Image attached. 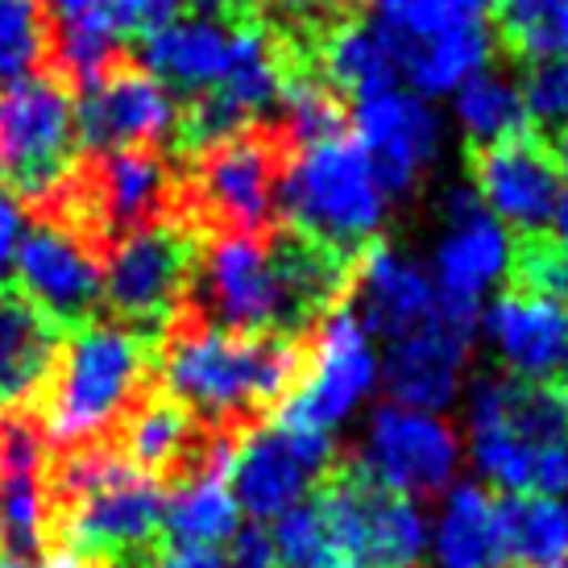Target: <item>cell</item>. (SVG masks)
<instances>
[{
    "instance_id": "obj_14",
    "label": "cell",
    "mask_w": 568,
    "mask_h": 568,
    "mask_svg": "<svg viewBox=\"0 0 568 568\" xmlns=\"http://www.w3.org/2000/svg\"><path fill=\"white\" fill-rule=\"evenodd\" d=\"M357 465L378 486L407 498H427L453 481L460 465V440L453 424L427 410L382 403L369 419V436L357 453Z\"/></svg>"
},
{
    "instance_id": "obj_37",
    "label": "cell",
    "mask_w": 568,
    "mask_h": 568,
    "mask_svg": "<svg viewBox=\"0 0 568 568\" xmlns=\"http://www.w3.org/2000/svg\"><path fill=\"white\" fill-rule=\"evenodd\" d=\"M38 4H42V13H47L50 26H63V21L92 17V13H104V9H109V0H38Z\"/></svg>"
},
{
    "instance_id": "obj_15",
    "label": "cell",
    "mask_w": 568,
    "mask_h": 568,
    "mask_svg": "<svg viewBox=\"0 0 568 568\" xmlns=\"http://www.w3.org/2000/svg\"><path fill=\"white\" fill-rule=\"evenodd\" d=\"M179 104L138 59L121 54L116 63L83 88L75 104L80 142L88 150H129V145H159L166 150L174 133Z\"/></svg>"
},
{
    "instance_id": "obj_34",
    "label": "cell",
    "mask_w": 568,
    "mask_h": 568,
    "mask_svg": "<svg viewBox=\"0 0 568 568\" xmlns=\"http://www.w3.org/2000/svg\"><path fill=\"white\" fill-rule=\"evenodd\" d=\"M224 568H283L278 565V548H274V539L262 523L233 531L229 552H224Z\"/></svg>"
},
{
    "instance_id": "obj_18",
    "label": "cell",
    "mask_w": 568,
    "mask_h": 568,
    "mask_svg": "<svg viewBox=\"0 0 568 568\" xmlns=\"http://www.w3.org/2000/svg\"><path fill=\"white\" fill-rule=\"evenodd\" d=\"M436 300H440V291L427 278L424 266H415L410 257L395 253L386 241H374L357 257L353 291H348L345 303L369 336L398 341L403 332L419 328L436 312Z\"/></svg>"
},
{
    "instance_id": "obj_6",
    "label": "cell",
    "mask_w": 568,
    "mask_h": 568,
    "mask_svg": "<svg viewBox=\"0 0 568 568\" xmlns=\"http://www.w3.org/2000/svg\"><path fill=\"white\" fill-rule=\"evenodd\" d=\"M312 506L348 568H419L427 523L407 494L378 486L357 457H336L312 489Z\"/></svg>"
},
{
    "instance_id": "obj_1",
    "label": "cell",
    "mask_w": 568,
    "mask_h": 568,
    "mask_svg": "<svg viewBox=\"0 0 568 568\" xmlns=\"http://www.w3.org/2000/svg\"><path fill=\"white\" fill-rule=\"evenodd\" d=\"M303 365V336L229 332L179 316L154 336V374L183 407L224 436H245L274 419Z\"/></svg>"
},
{
    "instance_id": "obj_5",
    "label": "cell",
    "mask_w": 568,
    "mask_h": 568,
    "mask_svg": "<svg viewBox=\"0 0 568 568\" xmlns=\"http://www.w3.org/2000/svg\"><path fill=\"white\" fill-rule=\"evenodd\" d=\"M374 30L415 92L444 95L474 80L489 59L486 0H369Z\"/></svg>"
},
{
    "instance_id": "obj_19",
    "label": "cell",
    "mask_w": 568,
    "mask_h": 568,
    "mask_svg": "<svg viewBox=\"0 0 568 568\" xmlns=\"http://www.w3.org/2000/svg\"><path fill=\"white\" fill-rule=\"evenodd\" d=\"M444 233L440 250H436V291L444 300L477 303L489 283H498L506 274V241L503 224L489 216L477 191H448L444 200Z\"/></svg>"
},
{
    "instance_id": "obj_35",
    "label": "cell",
    "mask_w": 568,
    "mask_h": 568,
    "mask_svg": "<svg viewBox=\"0 0 568 568\" xmlns=\"http://www.w3.org/2000/svg\"><path fill=\"white\" fill-rule=\"evenodd\" d=\"M104 568H224V556L216 548H166V544H159L154 552L138 556L129 565H104Z\"/></svg>"
},
{
    "instance_id": "obj_36",
    "label": "cell",
    "mask_w": 568,
    "mask_h": 568,
    "mask_svg": "<svg viewBox=\"0 0 568 568\" xmlns=\"http://www.w3.org/2000/svg\"><path fill=\"white\" fill-rule=\"evenodd\" d=\"M195 17H207V21H221V26H237V21H250V17H262L257 0H187Z\"/></svg>"
},
{
    "instance_id": "obj_39",
    "label": "cell",
    "mask_w": 568,
    "mask_h": 568,
    "mask_svg": "<svg viewBox=\"0 0 568 568\" xmlns=\"http://www.w3.org/2000/svg\"><path fill=\"white\" fill-rule=\"evenodd\" d=\"M548 145H552L556 154V166H560V174H568V121L560 129H552V138H548Z\"/></svg>"
},
{
    "instance_id": "obj_30",
    "label": "cell",
    "mask_w": 568,
    "mask_h": 568,
    "mask_svg": "<svg viewBox=\"0 0 568 568\" xmlns=\"http://www.w3.org/2000/svg\"><path fill=\"white\" fill-rule=\"evenodd\" d=\"M369 0H257L262 21L270 30H278L291 47H303L307 38L332 21L345 17H362Z\"/></svg>"
},
{
    "instance_id": "obj_25",
    "label": "cell",
    "mask_w": 568,
    "mask_h": 568,
    "mask_svg": "<svg viewBox=\"0 0 568 568\" xmlns=\"http://www.w3.org/2000/svg\"><path fill=\"white\" fill-rule=\"evenodd\" d=\"M486 13L515 63L568 59V0H486Z\"/></svg>"
},
{
    "instance_id": "obj_23",
    "label": "cell",
    "mask_w": 568,
    "mask_h": 568,
    "mask_svg": "<svg viewBox=\"0 0 568 568\" xmlns=\"http://www.w3.org/2000/svg\"><path fill=\"white\" fill-rule=\"evenodd\" d=\"M436 565L440 568H506L498 498L486 486L465 481L444 498L436 523Z\"/></svg>"
},
{
    "instance_id": "obj_32",
    "label": "cell",
    "mask_w": 568,
    "mask_h": 568,
    "mask_svg": "<svg viewBox=\"0 0 568 568\" xmlns=\"http://www.w3.org/2000/svg\"><path fill=\"white\" fill-rule=\"evenodd\" d=\"M187 9V0H109V21L121 38H145L159 26L174 21Z\"/></svg>"
},
{
    "instance_id": "obj_9",
    "label": "cell",
    "mask_w": 568,
    "mask_h": 568,
    "mask_svg": "<svg viewBox=\"0 0 568 568\" xmlns=\"http://www.w3.org/2000/svg\"><path fill=\"white\" fill-rule=\"evenodd\" d=\"M374 382H378V357L369 345V332L357 324L348 303H341L303 336L300 378L283 398V407L274 410V419L291 427L332 432L369 395Z\"/></svg>"
},
{
    "instance_id": "obj_40",
    "label": "cell",
    "mask_w": 568,
    "mask_h": 568,
    "mask_svg": "<svg viewBox=\"0 0 568 568\" xmlns=\"http://www.w3.org/2000/svg\"><path fill=\"white\" fill-rule=\"evenodd\" d=\"M0 568H47V565H42V556H17L0 548Z\"/></svg>"
},
{
    "instance_id": "obj_38",
    "label": "cell",
    "mask_w": 568,
    "mask_h": 568,
    "mask_svg": "<svg viewBox=\"0 0 568 568\" xmlns=\"http://www.w3.org/2000/svg\"><path fill=\"white\" fill-rule=\"evenodd\" d=\"M552 229H548V237L560 245V250H568V191H560V200H556V207H552Z\"/></svg>"
},
{
    "instance_id": "obj_31",
    "label": "cell",
    "mask_w": 568,
    "mask_h": 568,
    "mask_svg": "<svg viewBox=\"0 0 568 568\" xmlns=\"http://www.w3.org/2000/svg\"><path fill=\"white\" fill-rule=\"evenodd\" d=\"M523 109L531 116V125L544 133V129H560L568 121V59H539V63H527L519 83Z\"/></svg>"
},
{
    "instance_id": "obj_13",
    "label": "cell",
    "mask_w": 568,
    "mask_h": 568,
    "mask_svg": "<svg viewBox=\"0 0 568 568\" xmlns=\"http://www.w3.org/2000/svg\"><path fill=\"white\" fill-rule=\"evenodd\" d=\"M469 174L481 207L498 224H510L515 233H539L552 221V207L565 191V174L556 166L548 133L519 129L510 138L486 145H469Z\"/></svg>"
},
{
    "instance_id": "obj_28",
    "label": "cell",
    "mask_w": 568,
    "mask_h": 568,
    "mask_svg": "<svg viewBox=\"0 0 568 568\" xmlns=\"http://www.w3.org/2000/svg\"><path fill=\"white\" fill-rule=\"evenodd\" d=\"M50 21L38 0H0V83L47 67Z\"/></svg>"
},
{
    "instance_id": "obj_11",
    "label": "cell",
    "mask_w": 568,
    "mask_h": 568,
    "mask_svg": "<svg viewBox=\"0 0 568 568\" xmlns=\"http://www.w3.org/2000/svg\"><path fill=\"white\" fill-rule=\"evenodd\" d=\"M477 336V303L436 300V312L419 328L386 345L382 386L398 407L440 410L460 395L465 362Z\"/></svg>"
},
{
    "instance_id": "obj_27",
    "label": "cell",
    "mask_w": 568,
    "mask_h": 568,
    "mask_svg": "<svg viewBox=\"0 0 568 568\" xmlns=\"http://www.w3.org/2000/svg\"><path fill=\"white\" fill-rule=\"evenodd\" d=\"M506 274H510V291L523 295H539L568 307V250H560L548 229L539 233H519L510 241L506 253Z\"/></svg>"
},
{
    "instance_id": "obj_17",
    "label": "cell",
    "mask_w": 568,
    "mask_h": 568,
    "mask_svg": "<svg viewBox=\"0 0 568 568\" xmlns=\"http://www.w3.org/2000/svg\"><path fill=\"white\" fill-rule=\"evenodd\" d=\"M486 336L498 348L506 374L568 390V307L506 291L486 312Z\"/></svg>"
},
{
    "instance_id": "obj_3",
    "label": "cell",
    "mask_w": 568,
    "mask_h": 568,
    "mask_svg": "<svg viewBox=\"0 0 568 568\" xmlns=\"http://www.w3.org/2000/svg\"><path fill=\"white\" fill-rule=\"evenodd\" d=\"M291 159L295 150L274 121H257L195 154H174L171 221L200 237L262 233L278 221V183Z\"/></svg>"
},
{
    "instance_id": "obj_29",
    "label": "cell",
    "mask_w": 568,
    "mask_h": 568,
    "mask_svg": "<svg viewBox=\"0 0 568 568\" xmlns=\"http://www.w3.org/2000/svg\"><path fill=\"white\" fill-rule=\"evenodd\" d=\"M270 539L278 548V565L283 568H348L345 552L332 544L328 527L312 506V498L283 510L270 527Z\"/></svg>"
},
{
    "instance_id": "obj_7",
    "label": "cell",
    "mask_w": 568,
    "mask_h": 568,
    "mask_svg": "<svg viewBox=\"0 0 568 568\" xmlns=\"http://www.w3.org/2000/svg\"><path fill=\"white\" fill-rule=\"evenodd\" d=\"M204 237L183 221H159L129 233L104 253V312L142 336H159L187 307Z\"/></svg>"
},
{
    "instance_id": "obj_10",
    "label": "cell",
    "mask_w": 568,
    "mask_h": 568,
    "mask_svg": "<svg viewBox=\"0 0 568 568\" xmlns=\"http://www.w3.org/2000/svg\"><path fill=\"white\" fill-rule=\"evenodd\" d=\"M336 457L341 453L328 432L270 419L237 440L229 457V489L241 510L257 523L278 519L283 510L303 503V494L316 489Z\"/></svg>"
},
{
    "instance_id": "obj_8",
    "label": "cell",
    "mask_w": 568,
    "mask_h": 568,
    "mask_svg": "<svg viewBox=\"0 0 568 568\" xmlns=\"http://www.w3.org/2000/svg\"><path fill=\"white\" fill-rule=\"evenodd\" d=\"M75 92L54 71L0 83V187L38 204L80 159Z\"/></svg>"
},
{
    "instance_id": "obj_24",
    "label": "cell",
    "mask_w": 568,
    "mask_h": 568,
    "mask_svg": "<svg viewBox=\"0 0 568 568\" xmlns=\"http://www.w3.org/2000/svg\"><path fill=\"white\" fill-rule=\"evenodd\" d=\"M506 568H560L568 556V503L539 494L498 498Z\"/></svg>"
},
{
    "instance_id": "obj_21",
    "label": "cell",
    "mask_w": 568,
    "mask_h": 568,
    "mask_svg": "<svg viewBox=\"0 0 568 568\" xmlns=\"http://www.w3.org/2000/svg\"><path fill=\"white\" fill-rule=\"evenodd\" d=\"M233 59V26L207 17H174L142 38V67L183 95L207 92L224 80Z\"/></svg>"
},
{
    "instance_id": "obj_33",
    "label": "cell",
    "mask_w": 568,
    "mask_h": 568,
    "mask_svg": "<svg viewBox=\"0 0 568 568\" xmlns=\"http://www.w3.org/2000/svg\"><path fill=\"white\" fill-rule=\"evenodd\" d=\"M26 200L13 195L9 187H0V291H9L17 270V245L26 233Z\"/></svg>"
},
{
    "instance_id": "obj_20",
    "label": "cell",
    "mask_w": 568,
    "mask_h": 568,
    "mask_svg": "<svg viewBox=\"0 0 568 568\" xmlns=\"http://www.w3.org/2000/svg\"><path fill=\"white\" fill-rule=\"evenodd\" d=\"M67 332L21 291H0V415H33Z\"/></svg>"
},
{
    "instance_id": "obj_22",
    "label": "cell",
    "mask_w": 568,
    "mask_h": 568,
    "mask_svg": "<svg viewBox=\"0 0 568 568\" xmlns=\"http://www.w3.org/2000/svg\"><path fill=\"white\" fill-rule=\"evenodd\" d=\"M241 506L229 489V469L200 474L162 494V544L166 548H216L229 544Z\"/></svg>"
},
{
    "instance_id": "obj_26",
    "label": "cell",
    "mask_w": 568,
    "mask_h": 568,
    "mask_svg": "<svg viewBox=\"0 0 568 568\" xmlns=\"http://www.w3.org/2000/svg\"><path fill=\"white\" fill-rule=\"evenodd\" d=\"M457 116L469 145H486L510 138L519 129H536L523 109L519 88L503 75H489V71H477L474 80H465L457 88Z\"/></svg>"
},
{
    "instance_id": "obj_4",
    "label": "cell",
    "mask_w": 568,
    "mask_h": 568,
    "mask_svg": "<svg viewBox=\"0 0 568 568\" xmlns=\"http://www.w3.org/2000/svg\"><path fill=\"white\" fill-rule=\"evenodd\" d=\"M390 195L365 159L353 133H336L316 145H303L286 162L278 183V221L303 229L336 253L357 257L382 241Z\"/></svg>"
},
{
    "instance_id": "obj_16",
    "label": "cell",
    "mask_w": 568,
    "mask_h": 568,
    "mask_svg": "<svg viewBox=\"0 0 568 568\" xmlns=\"http://www.w3.org/2000/svg\"><path fill=\"white\" fill-rule=\"evenodd\" d=\"M348 125L386 195H410L440 154V112L415 92L365 95L348 109Z\"/></svg>"
},
{
    "instance_id": "obj_2",
    "label": "cell",
    "mask_w": 568,
    "mask_h": 568,
    "mask_svg": "<svg viewBox=\"0 0 568 568\" xmlns=\"http://www.w3.org/2000/svg\"><path fill=\"white\" fill-rule=\"evenodd\" d=\"M154 374V341L116 320H88L63 336L47 395L33 419L50 453H80L112 440L125 410L138 403Z\"/></svg>"
},
{
    "instance_id": "obj_41",
    "label": "cell",
    "mask_w": 568,
    "mask_h": 568,
    "mask_svg": "<svg viewBox=\"0 0 568 568\" xmlns=\"http://www.w3.org/2000/svg\"><path fill=\"white\" fill-rule=\"evenodd\" d=\"M560 568H568V556H565V560H560Z\"/></svg>"
},
{
    "instance_id": "obj_12",
    "label": "cell",
    "mask_w": 568,
    "mask_h": 568,
    "mask_svg": "<svg viewBox=\"0 0 568 568\" xmlns=\"http://www.w3.org/2000/svg\"><path fill=\"white\" fill-rule=\"evenodd\" d=\"M104 257L67 224L50 216H33L17 245V278L21 295L47 312L63 332L104 316Z\"/></svg>"
}]
</instances>
